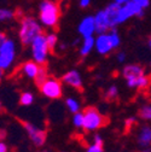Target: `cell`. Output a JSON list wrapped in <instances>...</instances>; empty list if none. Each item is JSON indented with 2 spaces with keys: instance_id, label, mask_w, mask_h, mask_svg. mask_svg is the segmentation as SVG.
<instances>
[{
  "instance_id": "5",
  "label": "cell",
  "mask_w": 151,
  "mask_h": 152,
  "mask_svg": "<svg viewBox=\"0 0 151 152\" xmlns=\"http://www.w3.org/2000/svg\"><path fill=\"white\" fill-rule=\"evenodd\" d=\"M39 88L43 96H45L48 99H59L63 94L62 81L54 77H48L45 82H43L39 86Z\"/></svg>"
},
{
  "instance_id": "18",
  "label": "cell",
  "mask_w": 151,
  "mask_h": 152,
  "mask_svg": "<svg viewBox=\"0 0 151 152\" xmlns=\"http://www.w3.org/2000/svg\"><path fill=\"white\" fill-rule=\"evenodd\" d=\"M47 79H48L47 69L45 68V65H41L40 69H39V72H37V75H36V77L34 79V81H35V83H36L37 86H40V85H41L43 82H45Z\"/></svg>"
},
{
  "instance_id": "11",
  "label": "cell",
  "mask_w": 151,
  "mask_h": 152,
  "mask_svg": "<svg viewBox=\"0 0 151 152\" xmlns=\"http://www.w3.org/2000/svg\"><path fill=\"white\" fill-rule=\"evenodd\" d=\"M94 47H96L97 52L105 56V54H109L112 50V45L110 42V39H109V35L108 33H104V34H98V36L96 37V44H94Z\"/></svg>"
},
{
  "instance_id": "24",
  "label": "cell",
  "mask_w": 151,
  "mask_h": 152,
  "mask_svg": "<svg viewBox=\"0 0 151 152\" xmlns=\"http://www.w3.org/2000/svg\"><path fill=\"white\" fill-rule=\"evenodd\" d=\"M46 41H47V45H48V48H50V52H53L56 46H57V35L54 33H51L48 35H46Z\"/></svg>"
},
{
  "instance_id": "10",
  "label": "cell",
  "mask_w": 151,
  "mask_h": 152,
  "mask_svg": "<svg viewBox=\"0 0 151 152\" xmlns=\"http://www.w3.org/2000/svg\"><path fill=\"white\" fill-rule=\"evenodd\" d=\"M62 82L75 88L76 91L81 92L84 89L82 87V79H81V75L79 71L76 70H70L68 71L67 74L63 75V77H62Z\"/></svg>"
},
{
  "instance_id": "17",
  "label": "cell",
  "mask_w": 151,
  "mask_h": 152,
  "mask_svg": "<svg viewBox=\"0 0 151 152\" xmlns=\"http://www.w3.org/2000/svg\"><path fill=\"white\" fill-rule=\"evenodd\" d=\"M94 44H96V39L93 36H87L84 37V41H82V46L80 48V54L82 57H86L91 53V51L94 48Z\"/></svg>"
},
{
  "instance_id": "36",
  "label": "cell",
  "mask_w": 151,
  "mask_h": 152,
  "mask_svg": "<svg viewBox=\"0 0 151 152\" xmlns=\"http://www.w3.org/2000/svg\"><path fill=\"white\" fill-rule=\"evenodd\" d=\"M5 137H6V132L5 130H0V141H4Z\"/></svg>"
},
{
  "instance_id": "7",
  "label": "cell",
  "mask_w": 151,
  "mask_h": 152,
  "mask_svg": "<svg viewBox=\"0 0 151 152\" xmlns=\"http://www.w3.org/2000/svg\"><path fill=\"white\" fill-rule=\"evenodd\" d=\"M143 15H144V9L140 7L138 4H136L133 0H129L126 4L121 5V9H120L119 16H117V24L126 22L130 17H134V16L141 17Z\"/></svg>"
},
{
  "instance_id": "19",
  "label": "cell",
  "mask_w": 151,
  "mask_h": 152,
  "mask_svg": "<svg viewBox=\"0 0 151 152\" xmlns=\"http://www.w3.org/2000/svg\"><path fill=\"white\" fill-rule=\"evenodd\" d=\"M65 105H67L68 110L71 113H76V112L80 111V103L75 98H67L65 99Z\"/></svg>"
},
{
  "instance_id": "22",
  "label": "cell",
  "mask_w": 151,
  "mask_h": 152,
  "mask_svg": "<svg viewBox=\"0 0 151 152\" xmlns=\"http://www.w3.org/2000/svg\"><path fill=\"white\" fill-rule=\"evenodd\" d=\"M34 102V96L30 92H23L21 93V97H20V104L24 105V106H29L32 105Z\"/></svg>"
},
{
  "instance_id": "26",
  "label": "cell",
  "mask_w": 151,
  "mask_h": 152,
  "mask_svg": "<svg viewBox=\"0 0 151 152\" xmlns=\"http://www.w3.org/2000/svg\"><path fill=\"white\" fill-rule=\"evenodd\" d=\"M73 123L76 128H84V112H76L73 116Z\"/></svg>"
},
{
  "instance_id": "13",
  "label": "cell",
  "mask_w": 151,
  "mask_h": 152,
  "mask_svg": "<svg viewBox=\"0 0 151 152\" xmlns=\"http://www.w3.org/2000/svg\"><path fill=\"white\" fill-rule=\"evenodd\" d=\"M79 33L84 36H93V34L96 33V22H94V17L93 16H87L81 21L79 26Z\"/></svg>"
},
{
  "instance_id": "39",
  "label": "cell",
  "mask_w": 151,
  "mask_h": 152,
  "mask_svg": "<svg viewBox=\"0 0 151 152\" xmlns=\"http://www.w3.org/2000/svg\"><path fill=\"white\" fill-rule=\"evenodd\" d=\"M3 111V104H1V102H0V112Z\"/></svg>"
},
{
  "instance_id": "32",
  "label": "cell",
  "mask_w": 151,
  "mask_h": 152,
  "mask_svg": "<svg viewBox=\"0 0 151 152\" xmlns=\"http://www.w3.org/2000/svg\"><path fill=\"white\" fill-rule=\"evenodd\" d=\"M7 40V37H6V35L3 33V31H0V47L3 46V44Z\"/></svg>"
},
{
  "instance_id": "30",
  "label": "cell",
  "mask_w": 151,
  "mask_h": 152,
  "mask_svg": "<svg viewBox=\"0 0 151 152\" xmlns=\"http://www.w3.org/2000/svg\"><path fill=\"white\" fill-rule=\"evenodd\" d=\"M136 123V118L134 117H130V118H127L126 120V128L128 129V128H130L132 126H133Z\"/></svg>"
},
{
  "instance_id": "6",
  "label": "cell",
  "mask_w": 151,
  "mask_h": 152,
  "mask_svg": "<svg viewBox=\"0 0 151 152\" xmlns=\"http://www.w3.org/2000/svg\"><path fill=\"white\" fill-rule=\"evenodd\" d=\"M15 53H16V47L15 42L12 40H6L3 46L0 47V68L4 71L9 70L15 61Z\"/></svg>"
},
{
  "instance_id": "8",
  "label": "cell",
  "mask_w": 151,
  "mask_h": 152,
  "mask_svg": "<svg viewBox=\"0 0 151 152\" xmlns=\"http://www.w3.org/2000/svg\"><path fill=\"white\" fill-rule=\"evenodd\" d=\"M122 75H123V77L126 79L127 86L129 88H136L137 79L139 77V76L144 75V70H143L141 66H139L137 64H129V65H126L123 68Z\"/></svg>"
},
{
  "instance_id": "2",
  "label": "cell",
  "mask_w": 151,
  "mask_h": 152,
  "mask_svg": "<svg viewBox=\"0 0 151 152\" xmlns=\"http://www.w3.org/2000/svg\"><path fill=\"white\" fill-rule=\"evenodd\" d=\"M61 17L59 6L51 0H43L40 4V22L50 28H56Z\"/></svg>"
},
{
  "instance_id": "15",
  "label": "cell",
  "mask_w": 151,
  "mask_h": 152,
  "mask_svg": "<svg viewBox=\"0 0 151 152\" xmlns=\"http://www.w3.org/2000/svg\"><path fill=\"white\" fill-rule=\"evenodd\" d=\"M121 9V4L114 1L111 3L106 9H105V12L109 17V21H110V27L111 29L115 28L117 26V16H119V11Z\"/></svg>"
},
{
  "instance_id": "33",
  "label": "cell",
  "mask_w": 151,
  "mask_h": 152,
  "mask_svg": "<svg viewBox=\"0 0 151 152\" xmlns=\"http://www.w3.org/2000/svg\"><path fill=\"white\" fill-rule=\"evenodd\" d=\"M7 151H9L7 145L4 141H0V152H7Z\"/></svg>"
},
{
  "instance_id": "16",
  "label": "cell",
  "mask_w": 151,
  "mask_h": 152,
  "mask_svg": "<svg viewBox=\"0 0 151 152\" xmlns=\"http://www.w3.org/2000/svg\"><path fill=\"white\" fill-rule=\"evenodd\" d=\"M41 65H39L35 61H29V62H26L23 65H22V74H24V76L29 79H35L37 72H39V69H40Z\"/></svg>"
},
{
  "instance_id": "27",
  "label": "cell",
  "mask_w": 151,
  "mask_h": 152,
  "mask_svg": "<svg viewBox=\"0 0 151 152\" xmlns=\"http://www.w3.org/2000/svg\"><path fill=\"white\" fill-rule=\"evenodd\" d=\"M15 17V13L6 9H0V21H7Z\"/></svg>"
},
{
  "instance_id": "31",
  "label": "cell",
  "mask_w": 151,
  "mask_h": 152,
  "mask_svg": "<svg viewBox=\"0 0 151 152\" xmlns=\"http://www.w3.org/2000/svg\"><path fill=\"white\" fill-rule=\"evenodd\" d=\"M93 142H96V144H98V145H103V139H102V137H100L99 134H96V135H94V138H93Z\"/></svg>"
},
{
  "instance_id": "12",
  "label": "cell",
  "mask_w": 151,
  "mask_h": 152,
  "mask_svg": "<svg viewBox=\"0 0 151 152\" xmlns=\"http://www.w3.org/2000/svg\"><path fill=\"white\" fill-rule=\"evenodd\" d=\"M94 22H96V33L97 34H104L111 29L109 17H108L105 10L99 11L94 16Z\"/></svg>"
},
{
  "instance_id": "40",
  "label": "cell",
  "mask_w": 151,
  "mask_h": 152,
  "mask_svg": "<svg viewBox=\"0 0 151 152\" xmlns=\"http://www.w3.org/2000/svg\"><path fill=\"white\" fill-rule=\"evenodd\" d=\"M149 45H150V47H151V39H150V41H149Z\"/></svg>"
},
{
  "instance_id": "29",
  "label": "cell",
  "mask_w": 151,
  "mask_h": 152,
  "mask_svg": "<svg viewBox=\"0 0 151 152\" xmlns=\"http://www.w3.org/2000/svg\"><path fill=\"white\" fill-rule=\"evenodd\" d=\"M133 1H134L136 4H138V5H139L140 7H143V9L147 7L149 4H150V0H133Z\"/></svg>"
},
{
  "instance_id": "34",
  "label": "cell",
  "mask_w": 151,
  "mask_h": 152,
  "mask_svg": "<svg viewBox=\"0 0 151 152\" xmlns=\"http://www.w3.org/2000/svg\"><path fill=\"white\" fill-rule=\"evenodd\" d=\"M125 59H126V54H125L123 52H120V53L117 54V61H119L120 63H123Z\"/></svg>"
},
{
  "instance_id": "1",
  "label": "cell",
  "mask_w": 151,
  "mask_h": 152,
  "mask_svg": "<svg viewBox=\"0 0 151 152\" xmlns=\"http://www.w3.org/2000/svg\"><path fill=\"white\" fill-rule=\"evenodd\" d=\"M40 34H43V28L33 17H23L21 20L20 39L24 46L32 45V42Z\"/></svg>"
},
{
  "instance_id": "3",
  "label": "cell",
  "mask_w": 151,
  "mask_h": 152,
  "mask_svg": "<svg viewBox=\"0 0 151 152\" xmlns=\"http://www.w3.org/2000/svg\"><path fill=\"white\" fill-rule=\"evenodd\" d=\"M108 123L104 117L96 107H87L84 111V129L86 132H94Z\"/></svg>"
},
{
  "instance_id": "23",
  "label": "cell",
  "mask_w": 151,
  "mask_h": 152,
  "mask_svg": "<svg viewBox=\"0 0 151 152\" xmlns=\"http://www.w3.org/2000/svg\"><path fill=\"white\" fill-rule=\"evenodd\" d=\"M150 85V79L147 77V76L144 74L141 76H139V77L137 79V82H136V88L138 89H145L147 88Z\"/></svg>"
},
{
  "instance_id": "41",
  "label": "cell",
  "mask_w": 151,
  "mask_h": 152,
  "mask_svg": "<svg viewBox=\"0 0 151 152\" xmlns=\"http://www.w3.org/2000/svg\"><path fill=\"white\" fill-rule=\"evenodd\" d=\"M43 152H46V151H43Z\"/></svg>"
},
{
  "instance_id": "14",
  "label": "cell",
  "mask_w": 151,
  "mask_h": 152,
  "mask_svg": "<svg viewBox=\"0 0 151 152\" xmlns=\"http://www.w3.org/2000/svg\"><path fill=\"white\" fill-rule=\"evenodd\" d=\"M139 146L143 148H146L151 145V127L149 126H143L139 132H138V137H137Z\"/></svg>"
},
{
  "instance_id": "20",
  "label": "cell",
  "mask_w": 151,
  "mask_h": 152,
  "mask_svg": "<svg viewBox=\"0 0 151 152\" xmlns=\"http://www.w3.org/2000/svg\"><path fill=\"white\" fill-rule=\"evenodd\" d=\"M108 35H109L110 42H111V45H112V48H117V47L120 46V42H121L120 35H119L117 30H116L115 28H112V29H110V31L108 33Z\"/></svg>"
},
{
  "instance_id": "28",
  "label": "cell",
  "mask_w": 151,
  "mask_h": 152,
  "mask_svg": "<svg viewBox=\"0 0 151 152\" xmlns=\"http://www.w3.org/2000/svg\"><path fill=\"white\" fill-rule=\"evenodd\" d=\"M86 152H103V145H98V144H92L87 147Z\"/></svg>"
},
{
  "instance_id": "35",
  "label": "cell",
  "mask_w": 151,
  "mask_h": 152,
  "mask_svg": "<svg viewBox=\"0 0 151 152\" xmlns=\"http://www.w3.org/2000/svg\"><path fill=\"white\" fill-rule=\"evenodd\" d=\"M91 4V0H80V6L81 7H87Z\"/></svg>"
},
{
  "instance_id": "4",
  "label": "cell",
  "mask_w": 151,
  "mask_h": 152,
  "mask_svg": "<svg viewBox=\"0 0 151 152\" xmlns=\"http://www.w3.org/2000/svg\"><path fill=\"white\" fill-rule=\"evenodd\" d=\"M32 52H33V61H35L39 65L46 64L50 48L46 41V36L44 34H40L32 42Z\"/></svg>"
},
{
  "instance_id": "21",
  "label": "cell",
  "mask_w": 151,
  "mask_h": 152,
  "mask_svg": "<svg viewBox=\"0 0 151 152\" xmlns=\"http://www.w3.org/2000/svg\"><path fill=\"white\" fill-rule=\"evenodd\" d=\"M117 96H119L117 88H116L115 86H110V87L105 91V93H104V99L108 100V102H112V100H115V99L117 98Z\"/></svg>"
},
{
  "instance_id": "9",
  "label": "cell",
  "mask_w": 151,
  "mask_h": 152,
  "mask_svg": "<svg viewBox=\"0 0 151 152\" xmlns=\"http://www.w3.org/2000/svg\"><path fill=\"white\" fill-rule=\"evenodd\" d=\"M23 127L35 146L39 147L45 144V141H46V132L45 130L37 128L33 123H28V122H23Z\"/></svg>"
},
{
  "instance_id": "25",
  "label": "cell",
  "mask_w": 151,
  "mask_h": 152,
  "mask_svg": "<svg viewBox=\"0 0 151 152\" xmlns=\"http://www.w3.org/2000/svg\"><path fill=\"white\" fill-rule=\"evenodd\" d=\"M139 117L145 121H151V105H145L139 110Z\"/></svg>"
},
{
  "instance_id": "37",
  "label": "cell",
  "mask_w": 151,
  "mask_h": 152,
  "mask_svg": "<svg viewBox=\"0 0 151 152\" xmlns=\"http://www.w3.org/2000/svg\"><path fill=\"white\" fill-rule=\"evenodd\" d=\"M116 3H119V4H121V5H123V4H126L127 1H129V0H115Z\"/></svg>"
},
{
  "instance_id": "38",
  "label": "cell",
  "mask_w": 151,
  "mask_h": 152,
  "mask_svg": "<svg viewBox=\"0 0 151 152\" xmlns=\"http://www.w3.org/2000/svg\"><path fill=\"white\" fill-rule=\"evenodd\" d=\"M3 75H4V70L0 68V82H1V79H3Z\"/></svg>"
}]
</instances>
